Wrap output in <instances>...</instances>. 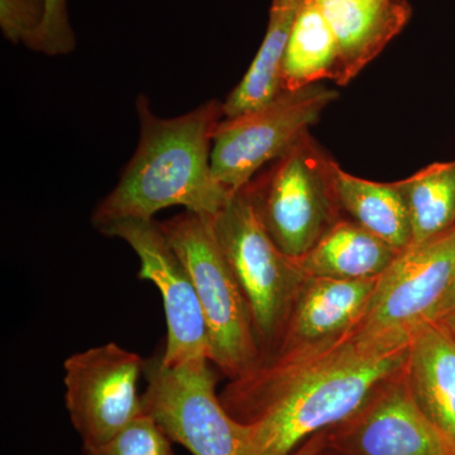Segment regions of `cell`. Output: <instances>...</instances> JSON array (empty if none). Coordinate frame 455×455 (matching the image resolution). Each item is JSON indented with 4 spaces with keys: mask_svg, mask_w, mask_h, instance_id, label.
<instances>
[{
    "mask_svg": "<svg viewBox=\"0 0 455 455\" xmlns=\"http://www.w3.org/2000/svg\"><path fill=\"white\" fill-rule=\"evenodd\" d=\"M410 333L373 334L359 326L278 353L220 392L232 418L251 430L253 455H291L307 440L357 414L403 372Z\"/></svg>",
    "mask_w": 455,
    "mask_h": 455,
    "instance_id": "obj_1",
    "label": "cell"
},
{
    "mask_svg": "<svg viewBox=\"0 0 455 455\" xmlns=\"http://www.w3.org/2000/svg\"><path fill=\"white\" fill-rule=\"evenodd\" d=\"M395 182L409 214L411 245L455 227V161L431 164Z\"/></svg>",
    "mask_w": 455,
    "mask_h": 455,
    "instance_id": "obj_19",
    "label": "cell"
},
{
    "mask_svg": "<svg viewBox=\"0 0 455 455\" xmlns=\"http://www.w3.org/2000/svg\"><path fill=\"white\" fill-rule=\"evenodd\" d=\"M215 235L252 315L263 362L277 352L305 280L296 260L272 241L244 188L212 217Z\"/></svg>",
    "mask_w": 455,
    "mask_h": 455,
    "instance_id": "obj_5",
    "label": "cell"
},
{
    "mask_svg": "<svg viewBox=\"0 0 455 455\" xmlns=\"http://www.w3.org/2000/svg\"><path fill=\"white\" fill-rule=\"evenodd\" d=\"M335 193L340 211L348 220L400 252L411 245L409 214L396 182L358 178L337 164Z\"/></svg>",
    "mask_w": 455,
    "mask_h": 455,
    "instance_id": "obj_16",
    "label": "cell"
},
{
    "mask_svg": "<svg viewBox=\"0 0 455 455\" xmlns=\"http://www.w3.org/2000/svg\"><path fill=\"white\" fill-rule=\"evenodd\" d=\"M339 51L335 84L348 85L403 32L412 8L407 0H314Z\"/></svg>",
    "mask_w": 455,
    "mask_h": 455,
    "instance_id": "obj_12",
    "label": "cell"
},
{
    "mask_svg": "<svg viewBox=\"0 0 455 455\" xmlns=\"http://www.w3.org/2000/svg\"><path fill=\"white\" fill-rule=\"evenodd\" d=\"M85 455H173L172 440L151 416L142 412L112 439Z\"/></svg>",
    "mask_w": 455,
    "mask_h": 455,
    "instance_id": "obj_20",
    "label": "cell"
},
{
    "mask_svg": "<svg viewBox=\"0 0 455 455\" xmlns=\"http://www.w3.org/2000/svg\"><path fill=\"white\" fill-rule=\"evenodd\" d=\"M455 286V227L398 253L377 280L358 326L368 333H411L438 320Z\"/></svg>",
    "mask_w": 455,
    "mask_h": 455,
    "instance_id": "obj_9",
    "label": "cell"
},
{
    "mask_svg": "<svg viewBox=\"0 0 455 455\" xmlns=\"http://www.w3.org/2000/svg\"><path fill=\"white\" fill-rule=\"evenodd\" d=\"M403 377L425 418L455 455V337L439 323L410 333Z\"/></svg>",
    "mask_w": 455,
    "mask_h": 455,
    "instance_id": "obj_14",
    "label": "cell"
},
{
    "mask_svg": "<svg viewBox=\"0 0 455 455\" xmlns=\"http://www.w3.org/2000/svg\"><path fill=\"white\" fill-rule=\"evenodd\" d=\"M338 97L335 90L315 84L296 92H283L252 112L221 119L212 137L215 179L228 193H238L263 167L309 133Z\"/></svg>",
    "mask_w": 455,
    "mask_h": 455,
    "instance_id": "obj_7",
    "label": "cell"
},
{
    "mask_svg": "<svg viewBox=\"0 0 455 455\" xmlns=\"http://www.w3.org/2000/svg\"><path fill=\"white\" fill-rule=\"evenodd\" d=\"M339 51L328 20L314 0H302L281 68V89L296 92L335 82Z\"/></svg>",
    "mask_w": 455,
    "mask_h": 455,
    "instance_id": "obj_18",
    "label": "cell"
},
{
    "mask_svg": "<svg viewBox=\"0 0 455 455\" xmlns=\"http://www.w3.org/2000/svg\"><path fill=\"white\" fill-rule=\"evenodd\" d=\"M65 403L83 448H97L142 414L140 379L146 361L116 343L75 353L65 361Z\"/></svg>",
    "mask_w": 455,
    "mask_h": 455,
    "instance_id": "obj_8",
    "label": "cell"
},
{
    "mask_svg": "<svg viewBox=\"0 0 455 455\" xmlns=\"http://www.w3.org/2000/svg\"><path fill=\"white\" fill-rule=\"evenodd\" d=\"M136 108L139 146L118 184L92 212L95 228L100 232L119 221L151 220L171 206L217 215L232 197L212 169V137L224 118L223 103L205 101L175 118L156 116L145 95L137 98Z\"/></svg>",
    "mask_w": 455,
    "mask_h": 455,
    "instance_id": "obj_2",
    "label": "cell"
},
{
    "mask_svg": "<svg viewBox=\"0 0 455 455\" xmlns=\"http://www.w3.org/2000/svg\"><path fill=\"white\" fill-rule=\"evenodd\" d=\"M324 449L329 455H453L416 405L403 371L357 414L326 430Z\"/></svg>",
    "mask_w": 455,
    "mask_h": 455,
    "instance_id": "obj_11",
    "label": "cell"
},
{
    "mask_svg": "<svg viewBox=\"0 0 455 455\" xmlns=\"http://www.w3.org/2000/svg\"><path fill=\"white\" fill-rule=\"evenodd\" d=\"M47 56L68 55L76 46L68 17V0H44V17L26 44Z\"/></svg>",
    "mask_w": 455,
    "mask_h": 455,
    "instance_id": "obj_21",
    "label": "cell"
},
{
    "mask_svg": "<svg viewBox=\"0 0 455 455\" xmlns=\"http://www.w3.org/2000/svg\"><path fill=\"white\" fill-rule=\"evenodd\" d=\"M325 447V431L307 440L291 455H317Z\"/></svg>",
    "mask_w": 455,
    "mask_h": 455,
    "instance_id": "obj_24",
    "label": "cell"
},
{
    "mask_svg": "<svg viewBox=\"0 0 455 455\" xmlns=\"http://www.w3.org/2000/svg\"><path fill=\"white\" fill-rule=\"evenodd\" d=\"M436 323L444 326L455 337V286L453 291L449 295Z\"/></svg>",
    "mask_w": 455,
    "mask_h": 455,
    "instance_id": "obj_23",
    "label": "cell"
},
{
    "mask_svg": "<svg viewBox=\"0 0 455 455\" xmlns=\"http://www.w3.org/2000/svg\"><path fill=\"white\" fill-rule=\"evenodd\" d=\"M324 448H325V447H324ZM317 455H329V454H328V453H326L325 449H323V451H320V453H319V454H317Z\"/></svg>",
    "mask_w": 455,
    "mask_h": 455,
    "instance_id": "obj_25",
    "label": "cell"
},
{
    "mask_svg": "<svg viewBox=\"0 0 455 455\" xmlns=\"http://www.w3.org/2000/svg\"><path fill=\"white\" fill-rule=\"evenodd\" d=\"M398 253L400 251L343 217L295 260L305 276L372 280L390 267Z\"/></svg>",
    "mask_w": 455,
    "mask_h": 455,
    "instance_id": "obj_15",
    "label": "cell"
},
{
    "mask_svg": "<svg viewBox=\"0 0 455 455\" xmlns=\"http://www.w3.org/2000/svg\"><path fill=\"white\" fill-rule=\"evenodd\" d=\"M100 233L130 245L140 259V280L154 283L161 293L167 324L166 348L161 355L164 366L211 361L208 329L193 277L158 221H119Z\"/></svg>",
    "mask_w": 455,
    "mask_h": 455,
    "instance_id": "obj_10",
    "label": "cell"
},
{
    "mask_svg": "<svg viewBox=\"0 0 455 455\" xmlns=\"http://www.w3.org/2000/svg\"><path fill=\"white\" fill-rule=\"evenodd\" d=\"M337 164L309 132L243 188L272 241L293 259L343 218Z\"/></svg>",
    "mask_w": 455,
    "mask_h": 455,
    "instance_id": "obj_4",
    "label": "cell"
},
{
    "mask_svg": "<svg viewBox=\"0 0 455 455\" xmlns=\"http://www.w3.org/2000/svg\"><path fill=\"white\" fill-rule=\"evenodd\" d=\"M377 280L305 277L274 355L352 331L366 313Z\"/></svg>",
    "mask_w": 455,
    "mask_h": 455,
    "instance_id": "obj_13",
    "label": "cell"
},
{
    "mask_svg": "<svg viewBox=\"0 0 455 455\" xmlns=\"http://www.w3.org/2000/svg\"><path fill=\"white\" fill-rule=\"evenodd\" d=\"M44 17V0H0V28L12 44H28Z\"/></svg>",
    "mask_w": 455,
    "mask_h": 455,
    "instance_id": "obj_22",
    "label": "cell"
},
{
    "mask_svg": "<svg viewBox=\"0 0 455 455\" xmlns=\"http://www.w3.org/2000/svg\"><path fill=\"white\" fill-rule=\"evenodd\" d=\"M302 0H272L268 25L252 64L223 103L224 118L265 106L283 92L281 68Z\"/></svg>",
    "mask_w": 455,
    "mask_h": 455,
    "instance_id": "obj_17",
    "label": "cell"
},
{
    "mask_svg": "<svg viewBox=\"0 0 455 455\" xmlns=\"http://www.w3.org/2000/svg\"><path fill=\"white\" fill-rule=\"evenodd\" d=\"M214 367L209 359L169 367L161 355L149 358L143 412L193 455H253L250 427L229 415L217 394Z\"/></svg>",
    "mask_w": 455,
    "mask_h": 455,
    "instance_id": "obj_6",
    "label": "cell"
},
{
    "mask_svg": "<svg viewBox=\"0 0 455 455\" xmlns=\"http://www.w3.org/2000/svg\"><path fill=\"white\" fill-rule=\"evenodd\" d=\"M212 217L185 211L158 224L193 277L211 362L230 381L252 372L263 359L250 307L221 252Z\"/></svg>",
    "mask_w": 455,
    "mask_h": 455,
    "instance_id": "obj_3",
    "label": "cell"
}]
</instances>
